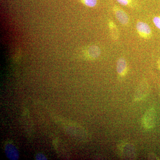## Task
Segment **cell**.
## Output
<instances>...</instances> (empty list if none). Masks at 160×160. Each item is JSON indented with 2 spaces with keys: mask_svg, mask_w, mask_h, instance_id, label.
<instances>
[{
  "mask_svg": "<svg viewBox=\"0 0 160 160\" xmlns=\"http://www.w3.org/2000/svg\"><path fill=\"white\" fill-rule=\"evenodd\" d=\"M81 2L86 6L93 7L96 6L97 0H80Z\"/></svg>",
  "mask_w": 160,
  "mask_h": 160,
  "instance_id": "cell-4",
  "label": "cell"
},
{
  "mask_svg": "<svg viewBox=\"0 0 160 160\" xmlns=\"http://www.w3.org/2000/svg\"><path fill=\"white\" fill-rule=\"evenodd\" d=\"M92 51H93V50H92V47L89 50V54L90 57L95 58L97 57L99 55L100 50L99 48H98V49L94 52Z\"/></svg>",
  "mask_w": 160,
  "mask_h": 160,
  "instance_id": "cell-6",
  "label": "cell"
},
{
  "mask_svg": "<svg viewBox=\"0 0 160 160\" xmlns=\"http://www.w3.org/2000/svg\"><path fill=\"white\" fill-rule=\"evenodd\" d=\"M114 11L116 17L121 24L126 25L129 23V19L127 13L123 9L118 6H115L113 7Z\"/></svg>",
  "mask_w": 160,
  "mask_h": 160,
  "instance_id": "cell-2",
  "label": "cell"
},
{
  "mask_svg": "<svg viewBox=\"0 0 160 160\" xmlns=\"http://www.w3.org/2000/svg\"><path fill=\"white\" fill-rule=\"evenodd\" d=\"M123 6H132L133 5V0H116Z\"/></svg>",
  "mask_w": 160,
  "mask_h": 160,
  "instance_id": "cell-5",
  "label": "cell"
},
{
  "mask_svg": "<svg viewBox=\"0 0 160 160\" xmlns=\"http://www.w3.org/2000/svg\"><path fill=\"white\" fill-rule=\"evenodd\" d=\"M153 22L156 27L160 29V17H155L153 18Z\"/></svg>",
  "mask_w": 160,
  "mask_h": 160,
  "instance_id": "cell-7",
  "label": "cell"
},
{
  "mask_svg": "<svg viewBox=\"0 0 160 160\" xmlns=\"http://www.w3.org/2000/svg\"><path fill=\"white\" fill-rule=\"evenodd\" d=\"M117 71L121 75H123L126 73L127 65L126 61L123 58H120L117 62Z\"/></svg>",
  "mask_w": 160,
  "mask_h": 160,
  "instance_id": "cell-3",
  "label": "cell"
},
{
  "mask_svg": "<svg viewBox=\"0 0 160 160\" xmlns=\"http://www.w3.org/2000/svg\"><path fill=\"white\" fill-rule=\"evenodd\" d=\"M137 29L141 37L148 38L151 35V29L149 25L143 22H138L137 24Z\"/></svg>",
  "mask_w": 160,
  "mask_h": 160,
  "instance_id": "cell-1",
  "label": "cell"
}]
</instances>
